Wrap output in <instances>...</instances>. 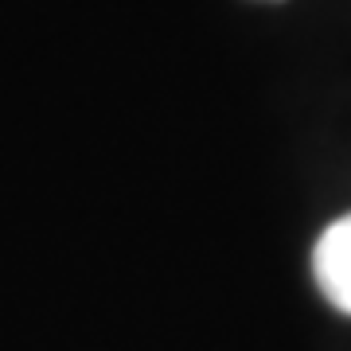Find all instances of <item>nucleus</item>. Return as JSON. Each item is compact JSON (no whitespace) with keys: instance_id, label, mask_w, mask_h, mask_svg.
Instances as JSON below:
<instances>
[{"instance_id":"nucleus-2","label":"nucleus","mask_w":351,"mask_h":351,"mask_svg":"<svg viewBox=\"0 0 351 351\" xmlns=\"http://www.w3.org/2000/svg\"><path fill=\"white\" fill-rule=\"evenodd\" d=\"M274 4H277V0H274Z\"/></svg>"},{"instance_id":"nucleus-1","label":"nucleus","mask_w":351,"mask_h":351,"mask_svg":"<svg viewBox=\"0 0 351 351\" xmlns=\"http://www.w3.org/2000/svg\"><path fill=\"white\" fill-rule=\"evenodd\" d=\"M316 285L343 316H351V215L336 219L324 234L316 239L313 250Z\"/></svg>"}]
</instances>
